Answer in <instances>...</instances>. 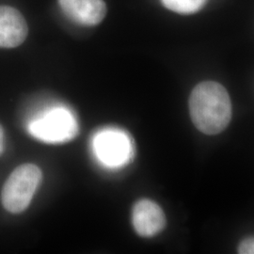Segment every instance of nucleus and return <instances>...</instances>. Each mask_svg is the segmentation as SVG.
Wrapping results in <instances>:
<instances>
[{
  "instance_id": "nucleus-1",
  "label": "nucleus",
  "mask_w": 254,
  "mask_h": 254,
  "mask_svg": "<svg viewBox=\"0 0 254 254\" xmlns=\"http://www.w3.org/2000/svg\"><path fill=\"white\" fill-rule=\"evenodd\" d=\"M190 111L195 127L206 135H217L232 118V103L226 89L218 82L198 84L191 92Z\"/></svg>"
},
{
  "instance_id": "nucleus-2",
  "label": "nucleus",
  "mask_w": 254,
  "mask_h": 254,
  "mask_svg": "<svg viewBox=\"0 0 254 254\" xmlns=\"http://www.w3.org/2000/svg\"><path fill=\"white\" fill-rule=\"evenodd\" d=\"M43 178L42 171L34 164L17 167L5 183L1 200L4 208L18 214L28 207Z\"/></svg>"
},
{
  "instance_id": "nucleus-3",
  "label": "nucleus",
  "mask_w": 254,
  "mask_h": 254,
  "mask_svg": "<svg viewBox=\"0 0 254 254\" xmlns=\"http://www.w3.org/2000/svg\"><path fill=\"white\" fill-rule=\"evenodd\" d=\"M28 132L43 142L59 144L72 140L78 133V125L69 109L55 107L33 120L28 126Z\"/></svg>"
},
{
  "instance_id": "nucleus-4",
  "label": "nucleus",
  "mask_w": 254,
  "mask_h": 254,
  "mask_svg": "<svg viewBox=\"0 0 254 254\" xmlns=\"http://www.w3.org/2000/svg\"><path fill=\"white\" fill-rule=\"evenodd\" d=\"M92 150L98 161L110 169L125 166L133 154L131 138L115 128L103 129L93 136Z\"/></svg>"
},
{
  "instance_id": "nucleus-5",
  "label": "nucleus",
  "mask_w": 254,
  "mask_h": 254,
  "mask_svg": "<svg viewBox=\"0 0 254 254\" xmlns=\"http://www.w3.org/2000/svg\"><path fill=\"white\" fill-rule=\"evenodd\" d=\"M59 5L67 18L83 27L100 24L107 14L104 0H59Z\"/></svg>"
},
{
  "instance_id": "nucleus-6",
  "label": "nucleus",
  "mask_w": 254,
  "mask_h": 254,
  "mask_svg": "<svg viewBox=\"0 0 254 254\" xmlns=\"http://www.w3.org/2000/svg\"><path fill=\"white\" fill-rule=\"evenodd\" d=\"M28 34L27 21L18 9L0 6V48L21 46Z\"/></svg>"
},
{
  "instance_id": "nucleus-7",
  "label": "nucleus",
  "mask_w": 254,
  "mask_h": 254,
  "mask_svg": "<svg viewBox=\"0 0 254 254\" xmlns=\"http://www.w3.org/2000/svg\"><path fill=\"white\" fill-rule=\"evenodd\" d=\"M132 222L139 236L152 237L163 230L166 217L157 203L153 200H140L133 208Z\"/></svg>"
},
{
  "instance_id": "nucleus-8",
  "label": "nucleus",
  "mask_w": 254,
  "mask_h": 254,
  "mask_svg": "<svg viewBox=\"0 0 254 254\" xmlns=\"http://www.w3.org/2000/svg\"><path fill=\"white\" fill-rule=\"evenodd\" d=\"M207 0H161L168 9L181 14H190L200 10Z\"/></svg>"
},
{
  "instance_id": "nucleus-9",
  "label": "nucleus",
  "mask_w": 254,
  "mask_h": 254,
  "mask_svg": "<svg viewBox=\"0 0 254 254\" xmlns=\"http://www.w3.org/2000/svg\"><path fill=\"white\" fill-rule=\"evenodd\" d=\"M254 238H247L238 248V253L243 254H253L254 252Z\"/></svg>"
},
{
  "instance_id": "nucleus-10",
  "label": "nucleus",
  "mask_w": 254,
  "mask_h": 254,
  "mask_svg": "<svg viewBox=\"0 0 254 254\" xmlns=\"http://www.w3.org/2000/svg\"><path fill=\"white\" fill-rule=\"evenodd\" d=\"M4 150V132L2 127H0V155L3 153Z\"/></svg>"
}]
</instances>
